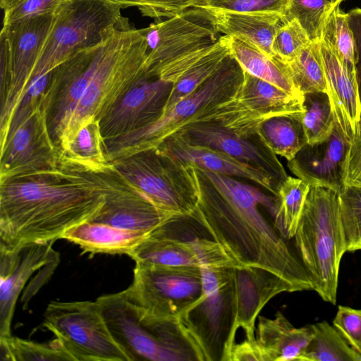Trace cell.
Listing matches in <instances>:
<instances>
[{
    "instance_id": "cell-1",
    "label": "cell",
    "mask_w": 361,
    "mask_h": 361,
    "mask_svg": "<svg viewBox=\"0 0 361 361\" xmlns=\"http://www.w3.org/2000/svg\"><path fill=\"white\" fill-rule=\"evenodd\" d=\"M186 166L197 195L192 216L233 259L274 273L295 291L314 289L294 243L276 223L275 195L238 178Z\"/></svg>"
},
{
    "instance_id": "cell-2",
    "label": "cell",
    "mask_w": 361,
    "mask_h": 361,
    "mask_svg": "<svg viewBox=\"0 0 361 361\" xmlns=\"http://www.w3.org/2000/svg\"><path fill=\"white\" fill-rule=\"evenodd\" d=\"M105 201L88 173L60 169L0 181V247L55 242L68 229L91 221Z\"/></svg>"
},
{
    "instance_id": "cell-3",
    "label": "cell",
    "mask_w": 361,
    "mask_h": 361,
    "mask_svg": "<svg viewBox=\"0 0 361 361\" xmlns=\"http://www.w3.org/2000/svg\"><path fill=\"white\" fill-rule=\"evenodd\" d=\"M147 27L135 29L123 18L103 40L98 66L59 141L63 149L85 123L101 121L121 97L145 75Z\"/></svg>"
},
{
    "instance_id": "cell-4",
    "label": "cell",
    "mask_w": 361,
    "mask_h": 361,
    "mask_svg": "<svg viewBox=\"0 0 361 361\" xmlns=\"http://www.w3.org/2000/svg\"><path fill=\"white\" fill-rule=\"evenodd\" d=\"M96 301L129 361H204L179 319L156 316L131 302L122 291L102 295Z\"/></svg>"
},
{
    "instance_id": "cell-5",
    "label": "cell",
    "mask_w": 361,
    "mask_h": 361,
    "mask_svg": "<svg viewBox=\"0 0 361 361\" xmlns=\"http://www.w3.org/2000/svg\"><path fill=\"white\" fill-rule=\"evenodd\" d=\"M244 73L230 54L201 86L165 109L157 119L137 130L105 141L109 161L155 149L168 137L192 124L214 121L221 105L240 88Z\"/></svg>"
},
{
    "instance_id": "cell-6",
    "label": "cell",
    "mask_w": 361,
    "mask_h": 361,
    "mask_svg": "<svg viewBox=\"0 0 361 361\" xmlns=\"http://www.w3.org/2000/svg\"><path fill=\"white\" fill-rule=\"evenodd\" d=\"M293 239L313 290L335 305L340 262L347 251L336 192L310 185Z\"/></svg>"
},
{
    "instance_id": "cell-7",
    "label": "cell",
    "mask_w": 361,
    "mask_h": 361,
    "mask_svg": "<svg viewBox=\"0 0 361 361\" xmlns=\"http://www.w3.org/2000/svg\"><path fill=\"white\" fill-rule=\"evenodd\" d=\"M145 75L175 83L204 56L221 35L210 12L192 7L147 27Z\"/></svg>"
},
{
    "instance_id": "cell-8",
    "label": "cell",
    "mask_w": 361,
    "mask_h": 361,
    "mask_svg": "<svg viewBox=\"0 0 361 361\" xmlns=\"http://www.w3.org/2000/svg\"><path fill=\"white\" fill-rule=\"evenodd\" d=\"M202 268V294L178 317L204 361H230L235 343V295L232 268Z\"/></svg>"
},
{
    "instance_id": "cell-9",
    "label": "cell",
    "mask_w": 361,
    "mask_h": 361,
    "mask_svg": "<svg viewBox=\"0 0 361 361\" xmlns=\"http://www.w3.org/2000/svg\"><path fill=\"white\" fill-rule=\"evenodd\" d=\"M121 8L114 0L64 1L55 12L53 25L31 80L99 44L122 20Z\"/></svg>"
},
{
    "instance_id": "cell-10",
    "label": "cell",
    "mask_w": 361,
    "mask_h": 361,
    "mask_svg": "<svg viewBox=\"0 0 361 361\" xmlns=\"http://www.w3.org/2000/svg\"><path fill=\"white\" fill-rule=\"evenodd\" d=\"M55 18L45 14L3 23L0 33V146L32 78Z\"/></svg>"
},
{
    "instance_id": "cell-11",
    "label": "cell",
    "mask_w": 361,
    "mask_h": 361,
    "mask_svg": "<svg viewBox=\"0 0 361 361\" xmlns=\"http://www.w3.org/2000/svg\"><path fill=\"white\" fill-rule=\"evenodd\" d=\"M135 262L171 267H239L194 216L175 215L128 255Z\"/></svg>"
},
{
    "instance_id": "cell-12",
    "label": "cell",
    "mask_w": 361,
    "mask_h": 361,
    "mask_svg": "<svg viewBox=\"0 0 361 361\" xmlns=\"http://www.w3.org/2000/svg\"><path fill=\"white\" fill-rule=\"evenodd\" d=\"M116 170L161 209L192 216L197 190L186 165L151 149L111 161Z\"/></svg>"
},
{
    "instance_id": "cell-13",
    "label": "cell",
    "mask_w": 361,
    "mask_h": 361,
    "mask_svg": "<svg viewBox=\"0 0 361 361\" xmlns=\"http://www.w3.org/2000/svg\"><path fill=\"white\" fill-rule=\"evenodd\" d=\"M43 324L73 361H129L111 334L97 301H51Z\"/></svg>"
},
{
    "instance_id": "cell-14",
    "label": "cell",
    "mask_w": 361,
    "mask_h": 361,
    "mask_svg": "<svg viewBox=\"0 0 361 361\" xmlns=\"http://www.w3.org/2000/svg\"><path fill=\"white\" fill-rule=\"evenodd\" d=\"M202 290V268L135 262L133 281L122 292L156 316L178 319L200 299Z\"/></svg>"
},
{
    "instance_id": "cell-15",
    "label": "cell",
    "mask_w": 361,
    "mask_h": 361,
    "mask_svg": "<svg viewBox=\"0 0 361 361\" xmlns=\"http://www.w3.org/2000/svg\"><path fill=\"white\" fill-rule=\"evenodd\" d=\"M236 93L220 107L216 121L242 137L256 135L258 126L271 117L302 112V98L244 71Z\"/></svg>"
},
{
    "instance_id": "cell-16",
    "label": "cell",
    "mask_w": 361,
    "mask_h": 361,
    "mask_svg": "<svg viewBox=\"0 0 361 361\" xmlns=\"http://www.w3.org/2000/svg\"><path fill=\"white\" fill-rule=\"evenodd\" d=\"M0 181L59 171V154L48 126L45 102L0 147Z\"/></svg>"
},
{
    "instance_id": "cell-17",
    "label": "cell",
    "mask_w": 361,
    "mask_h": 361,
    "mask_svg": "<svg viewBox=\"0 0 361 361\" xmlns=\"http://www.w3.org/2000/svg\"><path fill=\"white\" fill-rule=\"evenodd\" d=\"M103 40L72 56L51 71L44 102L49 132L57 148L98 66Z\"/></svg>"
},
{
    "instance_id": "cell-18",
    "label": "cell",
    "mask_w": 361,
    "mask_h": 361,
    "mask_svg": "<svg viewBox=\"0 0 361 361\" xmlns=\"http://www.w3.org/2000/svg\"><path fill=\"white\" fill-rule=\"evenodd\" d=\"M88 173L102 185L105 195L102 207L91 221L149 233L175 216L156 206L125 179L111 162L100 171Z\"/></svg>"
},
{
    "instance_id": "cell-19",
    "label": "cell",
    "mask_w": 361,
    "mask_h": 361,
    "mask_svg": "<svg viewBox=\"0 0 361 361\" xmlns=\"http://www.w3.org/2000/svg\"><path fill=\"white\" fill-rule=\"evenodd\" d=\"M173 82L143 78L130 87L100 121L104 141L137 130L163 113Z\"/></svg>"
},
{
    "instance_id": "cell-20",
    "label": "cell",
    "mask_w": 361,
    "mask_h": 361,
    "mask_svg": "<svg viewBox=\"0 0 361 361\" xmlns=\"http://www.w3.org/2000/svg\"><path fill=\"white\" fill-rule=\"evenodd\" d=\"M54 242L32 243L13 248L0 247V336H11L18 298L28 279L39 269L59 262Z\"/></svg>"
},
{
    "instance_id": "cell-21",
    "label": "cell",
    "mask_w": 361,
    "mask_h": 361,
    "mask_svg": "<svg viewBox=\"0 0 361 361\" xmlns=\"http://www.w3.org/2000/svg\"><path fill=\"white\" fill-rule=\"evenodd\" d=\"M178 133L190 143L221 151L267 173L279 185L288 176L276 155L257 135L242 137L214 121L192 124Z\"/></svg>"
},
{
    "instance_id": "cell-22",
    "label": "cell",
    "mask_w": 361,
    "mask_h": 361,
    "mask_svg": "<svg viewBox=\"0 0 361 361\" xmlns=\"http://www.w3.org/2000/svg\"><path fill=\"white\" fill-rule=\"evenodd\" d=\"M349 145L336 124L324 141L306 144L288 161L289 169L310 185L321 186L340 194L345 183V160Z\"/></svg>"
},
{
    "instance_id": "cell-23",
    "label": "cell",
    "mask_w": 361,
    "mask_h": 361,
    "mask_svg": "<svg viewBox=\"0 0 361 361\" xmlns=\"http://www.w3.org/2000/svg\"><path fill=\"white\" fill-rule=\"evenodd\" d=\"M236 316L235 330L242 328L246 338L255 340V323L262 308L274 296L295 292L283 279L265 269L252 266L232 268Z\"/></svg>"
},
{
    "instance_id": "cell-24",
    "label": "cell",
    "mask_w": 361,
    "mask_h": 361,
    "mask_svg": "<svg viewBox=\"0 0 361 361\" xmlns=\"http://www.w3.org/2000/svg\"><path fill=\"white\" fill-rule=\"evenodd\" d=\"M155 149L183 164L195 165L216 173L247 180L275 196L280 185L267 173L221 151L190 143L178 133L168 137Z\"/></svg>"
},
{
    "instance_id": "cell-25",
    "label": "cell",
    "mask_w": 361,
    "mask_h": 361,
    "mask_svg": "<svg viewBox=\"0 0 361 361\" xmlns=\"http://www.w3.org/2000/svg\"><path fill=\"white\" fill-rule=\"evenodd\" d=\"M319 47L336 124L350 142L361 123V105L355 74L350 71L323 41Z\"/></svg>"
},
{
    "instance_id": "cell-26",
    "label": "cell",
    "mask_w": 361,
    "mask_h": 361,
    "mask_svg": "<svg viewBox=\"0 0 361 361\" xmlns=\"http://www.w3.org/2000/svg\"><path fill=\"white\" fill-rule=\"evenodd\" d=\"M257 334L265 361H301L312 330L311 325L293 326L279 311L273 319L258 316Z\"/></svg>"
},
{
    "instance_id": "cell-27",
    "label": "cell",
    "mask_w": 361,
    "mask_h": 361,
    "mask_svg": "<svg viewBox=\"0 0 361 361\" xmlns=\"http://www.w3.org/2000/svg\"><path fill=\"white\" fill-rule=\"evenodd\" d=\"M148 234L87 221L68 229L61 238L78 245L83 252L128 255Z\"/></svg>"
},
{
    "instance_id": "cell-28",
    "label": "cell",
    "mask_w": 361,
    "mask_h": 361,
    "mask_svg": "<svg viewBox=\"0 0 361 361\" xmlns=\"http://www.w3.org/2000/svg\"><path fill=\"white\" fill-rule=\"evenodd\" d=\"M221 35L243 37L274 56L271 44L285 16L276 13H236L208 10Z\"/></svg>"
},
{
    "instance_id": "cell-29",
    "label": "cell",
    "mask_w": 361,
    "mask_h": 361,
    "mask_svg": "<svg viewBox=\"0 0 361 361\" xmlns=\"http://www.w3.org/2000/svg\"><path fill=\"white\" fill-rule=\"evenodd\" d=\"M61 169L75 172H98L106 168L109 161L100 121L91 120L78 130L75 136L59 151Z\"/></svg>"
},
{
    "instance_id": "cell-30",
    "label": "cell",
    "mask_w": 361,
    "mask_h": 361,
    "mask_svg": "<svg viewBox=\"0 0 361 361\" xmlns=\"http://www.w3.org/2000/svg\"><path fill=\"white\" fill-rule=\"evenodd\" d=\"M231 54L244 71L294 95L303 97L295 88L287 62L271 56L247 39L226 35Z\"/></svg>"
},
{
    "instance_id": "cell-31",
    "label": "cell",
    "mask_w": 361,
    "mask_h": 361,
    "mask_svg": "<svg viewBox=\"0 0 361 361\" xmlns=\"http://www.w3.org/2000/svg\"><path fill=\"white\" fill-rule=\"evenodd\" d=\"M301 113L268 118L258 126L256 131V135L266 147L288 161L307 144Z\"/></svg>"
},
{
    "instance_id": "cell-32",
    "label": "cell",
    "mask_w": 361,
    "mask_h": 361,
    "mask_svg": "<svg viewBox=\"0 0 361 361\" xmlns=\"http://www.w3.org/2000/svg\"><path fill=\"white\" fill-rule=\"evenodd\" d=\"M230 54L228 37L221 35L213 47L173 83L164 110L195 92L219 68Z\"/></svg>"
},
{
    "instance_id": "cell-33",
    "label": "cell",
    "mask_w": 361,
    "mask_h": 361,
    "mask_svg": "<svg viewBox=\"0 0 361 361\" xmlns=\"http://www.w3.org/2000/svg\"><path fill=\"white\" fill-rule=\"evenodd\" d=\"M312 337L301 361H361V354L326 322L311 324Z\"/></svg>"
},
{
    "instance_id": "cell-34",
    "label": "cell",
    "mask_w": 361,
    "mask_h": 361,
    "mask_svg": "<svg viewBox=\"0 0 361 361\" xmlns=\"http://www.w3.org/2000/svg\"><path fill=\"white\" fill-rule=\"evenodd\" d=\"M310 185L299 178L288 176L276 192V223L288 239H293Z\"/></svg>"
},
{
    "instance_id": "cell-35",
    "label": "cell",
    "mask_w": 361,
    "mask_h": 361,
    "mask_svg": "<svg viewBox=\"0 0 361 361\" xmlns=\"http://www.w3.org/2000/svg\"><path fill=\"white\" fill-rule=\"evenodd\" d=\"M300 118L307 144L314 145L328 139L336 121L327 92L304 94Z\"/></svg>"
},
{
    "instance_id": "cell-36",
    "label": "cell",
    "mask_w": 361,
    "mask_h": 361,
    "mask_svg": "<svg viewBox=\"0 0 361 361\" xmlns=\"http://www.w3.org/2000/svg\"><path fill=\"white\" fill-rule=\"evenodd\" d=\"M287 63L292 81L302 95L327 92L319 42H310Z\"/></svg>"
},
{
    "instance_id": "cell-37",
    "label": "cell",
    "mask_w": 361,
    "mask_h": 361,
    "mask_svg": "<svg viewBox=\"0 0 361 361\" xmlns=\"http://www.w3.org/2000/svg\"><path fill=\"white\" fill-rule=\"evenodd\" d=\"M1 360L6 361H73L56 338L40 343L13 336H0Z\"/></svg>"
},
{
    "instance_id": "cell-38",
    "label": "cell",
    "mask_w": 361,
    "mask_h": 361,
    "mask_svg": "<svg viewBox=\"0 0 361 361\" xmlns=\"http://www.w3.org/2000/svg\"><path fill=\"white\" fill-rule=\"evenodd\" d=\"M321 40L326 43L343 64L355 74L354 40L348 14L336 5L325 22Z\"/></svg>"
},
{
    "instance_id": "cell-39",
    "label": "cell",
    "mask_w": 361,
    "mask_h": 361,
    "mask_svg": "<svg viewBox=\"0 0 361 361\" xmlns=\"http://www.w3.org/2000/svg\"><path fill=\"white\" fill-rule=\"evenodd\" d=\"M338 207L346 250H361V187L346 185L338 194Z\"/></svg>"
},
{
    "instance_id": "cell-40",
    "label": "cell",
    "mask_w": 361,
    "mask_h": 361,
    "mask_svg": "<svg viewBox=\"0 0 361 361\" xmlns=\"http://www.w3.org/2000/svg\"><path fill=\"white\" fill-rule=\"evenodd\" d=\"M336 6L328 0H290L286 18L296 19L311 42H319L326 18Z\"/></svg>"
},
{
    "instance_id": "cell-41",
    "label": "cell",
    "mask_w": 361,
    "mask_h": 361,
    "mask_svg": "<svg viewBox=\"0 0 361 361\" xmlns=\"http://www.w3.org/2000/svg\"><path fill=\"white\" fill-rule=\"evenodd\" d=\"M310 42L308 35L298 21L286 16L274 37L271 50L274 56L288 62Z\"/></svg>"
},
{
    "instance_id": "cell-42",
    "label": "cell",
    "mask_w": 361,
    "mask_h": 361,
    "mask_svg": "<svg viewBox=\"0 0 361 361\" xmlns=\"http://www.w3.org/2000/svg\"><path fill=\"white\" fill-rule=\"evenodd\" d=\"M290 0H197L191 6L215 11L276 13L286 16Z\"/></svg>"
},
{
    "instance_id": "cell-43",
    "label": "cell",
    "mask_w": 361,
    "mask_h": 361,
    "mask_svg": "<svg viewBox=\"0 0 361 361\" xmlns=\"http://www.w3.org/2000/svg\"><path fill=\"white\" fill-rule=\"evenodd\" d=\"M122 8L135 7L142 16L155 20L171 18L190 8L197 0H114Z\"/></svg>"
},
{
    "instance_id": "cell-44",
    "label": "cell",
    "mask_w": 361,
    "mask_h": 361,
    "mask_svg": "<svg viewBox=\"0 0 361 361\" xmlns=\"http://www.w3.org/2000/svg\"><path fill=\"white\" fill-rule=\"evenodd\" d=\"M333 324L350 345L361 354V309L338 306Z\"/></svg>"
},
{
    "instance_id": "cell-45",
    "label": "cell",
    "mask_w": 361,
    "mask_h": 361,
    "mask_svg": "<svg viewBox=\"0 0 361 361\" xmlns=\"http://www.w3.org/2000/svg\"><path fill=\"white\" fill-rule=\"evenodd\" d=\"M65 0H24L4 10L3 23L45 14L54 13Z\"/></svg>"
},
{
    "instance_id": "cell-46",
    "label": "cell",
    "mask_w": 361,
    "mask_h": 361,
    "mask_svg": "<svg viewBox=\"0 0 361 361\" xmlns=\"http://www.w3.org/2000/svg\"><path fill=\"white\" fill-rule=\"evenodd\" d=\"M345 183L361 187V123L357 133L349 142L345 160Z\"/></svg>"
},
{
    "instance_id": "cell-47",
    "label": "cell",
    "mask_w": 361,
    "mask_h": 361,
    "mask_svg": "<svg viewBox=\"0 0 361 361\" xmlns=\"http://www.w3.org/2000/svg\"><path fill=\"white\" fill-rule=\"evenodd\" d=\"M347 14L349 25L353 35L355 78L361 105V8H353L349 11Z\"/></svg>"
},
{
    "instance_id": "cell-48",
    "label": "cell",
    "mask_w": 361,
    "mask_h": 361,
    "mask_svg": "<svg viewBox=\"0 0 361 361\" xmlns=\"http://www.w3.org/2000/svg\"><path fill=\"white\" fill-rule=\"evenodd\" d=\"M230 361H265L262 350L256 339L245 338L235 343L232 348Z\"/></svg>"
},
{
    "instance_id": "cell-49",
    "label": "cell",
    "mask_w": 361,
    "mask_h": 361,
    "mask_svg": "<svg viewBox=\"0 0 361 361\" xmlns=\"http://www.w3.org/2000/svg\"><path fill=\"white\" fill-rule=\"evenodd\" d=\"M23 1L24 0H0V6L4 11L19 4Z\"/></svg>"
},
{
    "instance_id": "cell-50",
    "label": "cell",
    "mask_w": 361,
    "mask_h": 361,
    "mask_svg": "<svg viewBox=\"0 0 361 361\" xmlns=\"http://www.w3.org/2000/svg\"><path fill=\"white\" fill-rule=\"evenodd\" d=\"M330 2H331L332 4H334V5H340V4L343 1V0H328Z\"/></svg>"
},
{
    "instance_id": "cell-51",
    "label": "cell",
    "mask_w": 361,
    "mask_h": 361,
    "mask_svg": "<svg viewBox=\"0 0 361 361\" xmlns=\"http://www.w3.org/2000/svg\"><path fill=\"white\" fill-rule=\"evenodd\" d=\"M66 1V0H65Z\"/></svg>"
}]
</instances>
